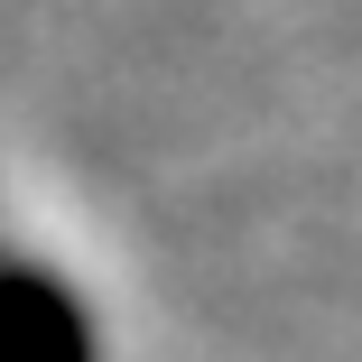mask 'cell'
<instances>
[{
    "label": "cell",
    "mask_w": 362,
    "mask_h": 362,
    "mask_svg": "<svg viewBox=\"0 0 362 362\" xmlns=\"http://www.w3.org/2000/svg\"><path fill=\"white\" fill-rule=\"evenodd\" d=\"M0 362H103L84 298L37 260H0Z\"/></svg>",
    "instance_id": "6da1fadb"
}]
</instances>
